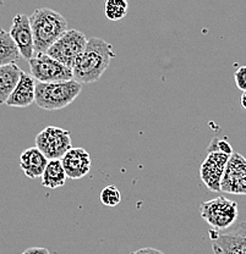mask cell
<instances>
[{"label":"cell","mask_w":246,"mask_h":254,"mask_svg":"<svg viewBox=\"0 0 246 254\" xmlns=\"http://www.w3.org/2000/svg\"><path fill=\"white\" fill-rule=\"evenodd\" d=\"M113 58H115V53L112 44L98 37H91L74 66V79L79 83L97 82L109 67Z\"/></svg>","instance_id":"1"},{"label":"cell","mask_w":246,"mask_h":254,"mask_svg":"<svg viewBox=\"0 0 246 254\" xmlns=\"http://www.w3.org/2000/svg\"><path fill=\"white\" fill-rule=\"evenodd\" d=\"M36 54H47L49 48L68 32V22L62 14L49 7L36 9L30 16Z\"/></svg>","instance_id":"2"},{"label":"cell","mask_w":246,"mask_h":254,"mask_svg":"<svg viewBox=\"0 0 246 254\" xmlns=\"http://www.w3.org/2000/svg\"><path fill=\"white\" fill-rule=\"evenodd\" d=\"M82 87L75 79L55 83L37 82L36 104L44 110H60L68 107L81 93Z\"/></svg>","instance_id":"3"},{"label":"cell","mask_w":246,"mask_h":254,"mask_svg":"<svg viewBox=\"0 0 246 254\" xmlns=\"http://www.w3.org/2000/svg\"><path fill=\"white\" fill-rule=\"evenodd\" d=\"M201 218L203 219L213 230L221 231L232 226L238 219V204L234 200L226 198L224 195L213 198L203 202L200 206Z\"/></svg>","instance_id":"4"},{"label":"cell","mask_w":246,"mask_h":254,"mask_svg":"<svg viewBox=\"0 0 246 254\" xmlns=\"http://www.w3.org/2000/svg\"><path fill=\"white\" fill-rule=\"evenodd\" d=\"M88 38L79 30H69L63 37H60L52 47L48 53L50 58L62 63L68 67L74 68L79 58L86 49Z\"/></svg>","instance_id":"5"},{"label":"cell","mask_w":246,"mask_h":254,"mask_svg":"<svg viewBox=\"0 0 246 254\" xmlns=\"http://www.w3.org/2000/svg\"><path fill=\"white\" fill-rule=\"evenodd\" d=\"M36 147L48 160H60L73 148L70 131L57 126L46 127L36 136Z\"/></svg>","instance_id":"6"},{"label":"cell","mask_w":246,"mask_h":254,"mask_svg":"<svg viewBox=\"0 0 246 254\" xmlns=\"http://www.w3.org/2000/svg\"><path fill=\"white\" fill-rule=\"evenodd\" d=\"M31 73L37 82L55 83L74 79V70L50 58L48 54H37L28 62Z\"/></svg>","instance_id":"7"},{"label":"cell","mask_w":246,"mask_h":254,"mask_svg":"<svg viewBox=\"0 0 246 254\" xmlns=\"http://www.w3.org/2000/svg\"><path fill=\"white\" fill-rule=\"evenodd\" d=\"M214 254H246V221L224 232L210 230Z\"/></svg>","instance_id":"8"},{"label":"cell","mask_w":246,"mask_h":254,"mask_svg":"<svg viewBox=\"0 0 246 254\" xmlns=\"http://www.w3.org/2000/svg\"><path fill=\"white\" fill-rule=\"evenodd\" d=\"M230 155L224 153H208L200 168V177L203 185L212 192H221L222 180L226 173Z\"/></svg>","instance_id":"9"},{"label":"cell","mask_w":246,"mask_h":254,"mask_svg":"<svg viewBox=\"0 0 246 254\" xmlns=\"http://www.w3.org/2000/svg\"><path fill=\"white\" fill-rule=\"evenodd\" d=\"M221 189L230 194H246V158L239 153L230 155Z\"/></svg>","instance_id":"10"},{"label":"cell","mask_w":246,"mask_h":254,"mask_svg":"<svg viewBox=\"0 0 246 254\" xmlns=\"http://www.w3.org/2000/svg\"><path fill=\"white\" fill-rule=\"evenodd\" d=\"M9 33L16 42L22 58L27 59L28 62L33 59L36 52H34V38L30 16L23 14H17L15 16Z\"/></svg>","instance_id":"11"},{"label":"cell","mask_w":246,"mask_h":254,"mask_svg":"<svg viewBox=\"0 0 246 254\" xmlns=\"http://www.w3.org/2000/svg\"><path fill=\"white\" fill-rule=\"evenodd\" d=\"M60 160L71 180L82 179L91 170V155L81 147H73Z\"/></svg>","instance_id":"12"},{"label":"cell","mask_w":246,"mask_h":254,"mask_svg":"<svg viewBox=\"0 0 246 254\" xmlns=\"http://www.w3.org/2000/svg\"><path fill=\"white\" fill-rule=\"evenodd\" d=\"M34 79L33 76L22 72L20 82L7 99L6 105L11 108H26L36 102L37 83Z\"/></svg>","instance_id":"13"},{"label":"cell","mask_w":246,"mask_h":254,"mask_svg":"<svg viewBox=\"0 0 246 254\" xmlns=\"http://www.w3.org/2000/svg\"><path fill=\"white\" fill-rule=\"evenodd\" d=\"M48 163V158L37 147L28 148L20 155V168L28 179H38L43 176Z\"/></svg>","instance_id":"14"},{"label":"cell","mask_w":246,"mask_h":254,"mask_svg":"<svg viewBox=\"0 0 246 254\" xmlns=\"http://www.w3.org/2000/svg\"><path fill=\"white\" fill-rule=\"evenodd\" d=\"M22 72L16 64L0 66V102L6 104L9 97L17 87Z\"/></svg>","instance_id":"15"},{"label":"cell","mask_w":246,"mask_h":254,"mask_svg":"<svg viewBox=\"0 0 246 254\" xmlns=\"http://www.w3.org/2000/svg\"><path fill=\"white\" fill-rule=\"evenodd\" d=\"M21 57L22 55L16 42L10 36L9 32L0 31V66L16 64Z\"/></svg>","instance_id":"16"},{"label":"cell","mask_w":246,"mask_h":254,"mask_svg":"<svg viewBox=\"0 0 246 254\" xmlns=\"http://www.w3.org/2000/svg\"><path fill=\"white\" fill-rule=\"evenodd\" d=\"M68 175L62 160H49L48 166L42 176V185L47 189H59L65 185Z\"/></svg>","instance_id":"17"},{"label":"cell","mask_w":246,"mask_h":254,"mask_svg":"<svg viewBox=\"0 0 246 254\" xmlns=\"http://www.w3.org/2000/svg\"><path fill=\"white\" fill-rule=\"evenodd\" d=\"M129 4L125 0H107L104 5L105 17L110 21H119L128 14Z\"/></svg>","instance_id":"18"},{"label":"cell","mask_w":246,"mask_h":254,"mask_svg":"<svg viewBox=\"0 0 246 254\" xmlns=\"http://www.w3.org/2000/svg\"><path fill=\"white\" fill-rule=\"evenodd\" d=\"M100 202L105 206H115L121 202V193L114 185L104 187L100 192Z\"/></svg>","instance_id":"19"},{"label":"cell","mask_w":246,"mask_h":254,"mask_svg":"<svg viewBox=\"0 0 246 254\" xmlns=\"http://www.w3.org/2000/svg\"><path fill=\"white\" fill-rule=\"evenodd\" d=\"M224 153V154H228L232 155L233 149H232V145L229 144V142L227 141L226 138H213L212 142H211L210 147H208V153Z\"/></svg>","instance_id":"20"},{"label":"cell","mask_w":246,"mask_h":254,"mask_svg":"<svg viewBox=\"0 0 246 254\" xmlns=\"http://www.w3.org/2000/svg\"><path fill=\"white\" fill-rule=\"evenodd\" d=\"M235 84L243 93L246 92V66H240L234 72Z\"/></svg>","instance_id":"21"},{"label":"cell","mask_w":246,"mask_h":254,"mask_svg":"<svg viewBox=\"0 0 246 254\" xmlns=\"http://www.w3.org/2000/svg\"><path fill=\"white\" fill-rule=\"evenodd\" d=\"M130 254H164L162 251L156 250V248L152 247H146V248H141V250H137L131 252Z\"/></svg>","instance_id":"22"},{"label":"cell","mask_w":246,"mask_h":254,"mask_svg":"<svg viewBox=\"0 0 246 254\" xmlns=\"http://www.w3.org/2000/svg\"><path fill=\"white\" fill-rule=\"evenodd\" d=\"M22 254H50V253L47 248L32 247V248H28V250H26Z\"/></svg>","instance_id":"23"},{"label":"cell","mask_w":246,"mask_h":254,"mask_svg":"<svg viewBox=\"0 0 246 254\" xmlns=\"http://www.w3.org/2000/svg\"><path fill=\"white\" fill-rule=\"evenodd\" d=\"M240 103H242V107L246 110V92H244L242 95V98H240Z\"/></svg>","instance_id":"24"}]
</instances>
